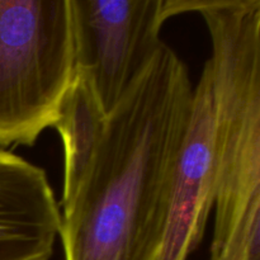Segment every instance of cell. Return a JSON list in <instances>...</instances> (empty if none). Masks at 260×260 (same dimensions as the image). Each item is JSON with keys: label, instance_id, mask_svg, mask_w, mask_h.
Instances as JSON below:
<instances>
[{"label": "cell", "instance_id": "obj_2", "mask_svg": "<svg viewBox=\"0 0 260 260\" xmlns=\"http://www.w3.org/2000/svg\"><path fill=\"white\" fill-rule=\"evenodd\" d=\"M202 15L215 108L210 260H260V0H180Z\"/></svg>", "mask_w": 260, "mask_h": 260}, {"label": "cell", "instance_id": "obj_7", "mask_svg": "<svg viewBox=\"0 0 260 260\" xmlns=\"http://www.w3.org/2000/svg\"><path fill=\"white\" fill-rule=\"evenodd\" d=\"M107 118L90 79L81 71H74L53 123L63 147L61 210L71 202L85 177L103 139Z\"/></svg>", "mask_w": 260, "mask_h": 260}, {"label": "cell", "instance_id": "obj_1", "mask_svg": "<svg viewBox=\"0 0 260 260\" xmlns=\"http://www.w3.org/2000/svg\"><path fill=\"white\" fill-rule=\"evenodd\" d=\"M189 71L162 42L117 106L62 208L65 260H157L193 102Z\"/></svg>", "mask_w": 260, "mask_h": 260}, {"label": "cell", "instance_id": "obj_4", "mask_svg": "<svg viewBox=\"0 0 260 260\" xmlns=\"http://www.w3.org/2000/svg\"><path fill=\"white\" fill-rule=\"evenodd\" d=\"M75 70L108 114L162 45L173 0H70Z\"/></svg>", "mask_w": 260, "mask_h": 260}, {"label": "cell", "instance_id": "obj_5", "mask_svg": "<svg viewBox=\"0 0 260 260\" xmlns=\"http://www.w3.org/2000/svg\"><path fill=\"white\" fill-rule=\"evenodd\" d=\"M215 108L206 61L193 89L192 111L172 178L167 221L157 260H188L205 238L215 206Z\"/></svg>", "mask_w": 260, "mask_h": 260}, {"label": "cell", "instance_id": "obj_3", "mask_svg": "<svg viewBox=\"0 0 260 260\" xmlns=\"http://www.w3.org/2000/svg\"><path fill=\"white\" fill-rule=\"evenodd\" d=\"M74 71L70 0H0V149L53 127Z\"/></svg>", "mask_w": 260, "mask_h": 260}, {"label": "cell", "instance_id": "obj_6", "mask_svg": "<svg viewBox=\"0 0 260 260\" xmlns=\"http://www.w3.org/2000/svg\"><path fill=\"white\" fill-rule=\"evenodd\" d=\"M61 222L45 170L0 149V260H50Z\"/></svg>", "mask_w": 260, "mask_h": 260}]
</instances>
